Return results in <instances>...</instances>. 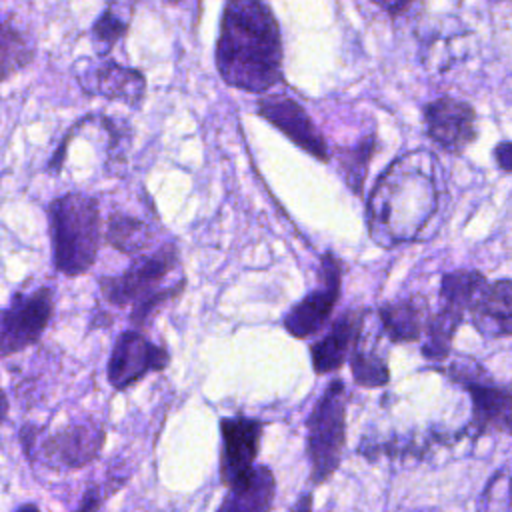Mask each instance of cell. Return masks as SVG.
I'll use <instances>...</instances> for the list:
<instances>
[{"instance_id":"cell-1","label":"cell","mask_w":512,"mask_h":512,"mask_svg":"<svg viewBox=\"0 0 512 512\" xmlns=\"http://www.w3.org/2000/svg\"><path fill=\"white\" fill-rule=\"evenodd\" d=\"M442 192L440 164L432 152L398 156L380 174L366 204L372 240L384 248L420 240L440 210Z\"/></svg>"},{"instance_id":"cell-2","label":"cell","mask_w":512,"mask_h":512,"mask_svg":"<svg viewBox=\"0 0 512 512\" xmlns=\"http://www.w3.org/2000/svg\"><path fill=\"white\" fill-rule=\"evenodd\" d=\"M282 36L264 0H226L216 68L222 80L250 94H264L282 80Z\"/></svg>"},{"instance_id":"cell-3","label":"cell","mask_w":512,"mask_h":512,"mask_svg":"<svg viewBox=\"0 0 512 512\" xmlns=\"http://www.w3.org/2000/svg\"><path fill=\"white\" fill-rule=\"evenodd\" d=\"M52 258L58 272L80 276L96 260L100 246V212L94 198L70 192L48 206Z\"/></svg>"},{"instance_id":"cell-4","label":"cell","mask_w":512,"mask_h":512,"mask_svg":"<svg viewBox=\"0 0 512 512\" xmlns=\"http://www.w3.org/2000/svg\"><path fill=\"white\" fill-rule=\"evenodd\" d=\"M178 266V250L174 244H166L150 254L140 256L128 270L118 276H102L100 292L106 302L114 306H132V322L144 326L154 310L174 298L182 286L162 288V282Z\"/></svg>"},{"instance_id":"cell-5","label":"cell","mask_w":512,"mask_h":512,"mask_svg":"<svg viewBox=\"0 0 512 512\" xmlns=\"http://www.w3.org/2000/svg\"><path fill=\"white\" fill-rule=\"evenodd\" d=\"M348 394L342 380H332L306 420V454L314 484L326 482L340 466L346 444Z\"/></svg>"},{"instance_id":"cell-6","label":"cell","mask_w":512,"mask_h":512,"mask_svg":"<svg viewBox=\"0 0 512 512\" xmlns=\"http://www.w3.org/2000/svg\"><path fill=\"white\" fill-rule=\"evenodd\" d=\"M20 436L30 458L40 456L54 468L70 470L92 462L104 446V428L94 420L70 422L56 432L28 426Z\"/></svg>"},{"instance_id":"cell-7","label":"cell","mask_w":512,"mask_h":512,"mask_svg":"<svg viewBox=\"0 0 512 512\" xmlns=\"http://www.w3.org/2000/svg\"><path fill=\"white\" fill-rule=\"evenodd\" d=\"M448 376L460 384L472 400L470 428L474 434L490 430L512 434V388L496 384L474 360L454 362L448 368Z\"/></svg>"},{"instance_id":"cell-8","label":"cell","mask_w":512,"mask_h":512,"mask_svg":"<svg viewBox=\"0 0 512 512\" xmlns=\"http://www.w3.org/2000/svg\"><path fill=\"white\" fill-rule=\"evenodd\" d=\"M54 312V292L40 286L30 292H18L2 312V356L8 358L34 344L48 326Z\"/></svg>"},{"instance_id":"cell-9","label":"cell","mask_w":512,"mask_h":512,"mask_svg":"<svg viewBox=\"0 0 512 512\" xmlns=\"http://www.w3.org/2000/svg\"><path fill=\"white\" fill-rule=\"evenodd\" d=\"M340 286L342 264L332 252H326L322 256V286L308 292V296L288 310L284 316V328L294 338H308L322 330L340 298Z\"/></svg>"},{"instance_id":"cell-10","label":"cell","mask_w":512,"mask_h":512,"mask_svg":"<svg viewBox=\"0 0 512 512\" xmlns=\"http://www.w3.org/2000/svg\"><path fill=\"white\" fill-rule=\"evenodd\" d=\"M428 138L448 154H462L476 138V110L470 102L440 96L424 106Z\"/></svg>"},{"instance_id":"cell-11","label":"cell","mask_w":512,"mask_h":512,"mask_svg":"<svg viewBox=\"0 0 512 512\" xmlns=\"http://www.w3.org/2000/svg\"><path fill=\"white\" fill-rule=\"evenodd\" d=\"M170 354L164 346L152 344L142 332L126 330L118 336L110 360L108 382L116 390H126L150 372H160L168 366Z\"/></svg>"},{"instance_id":"cell-12","label":"cell","mask_w":512,"mask_h":512,"mask_svg":"<svg viewBox=\"0 0 512 512\" xmlns=\"http://www.w3.org/2000/svg\"><path fill=\"white\" fill-rule=\"evenodd\" d=\"M258 114L288 136L296 146L320 162H328L330 152L324 136L314 126L308 112L284 94H272L258 100Z\"/></svg>"},{"instance_id":"cell-13","label":"cell","mask_w":512,"mask_h":512,"mask_svg":"<svg viewBox=\"0 0 512 512\" xmlns=\"http://www.w3.org/2000/svg\"><path fill=\"white\" fill-rule=\"evenodd\" d=\"M262 428V422L248 416H230L220 420V478L226 486L254 468V460L260 450Z\"/></svg>"},{"instance_id":"cell-14","label":"cell","mask_w":512,"mask_h":512,"mask_svg":"<svg viewBox=\"0 0 512 512\" xmlns=\"http://www.w3.org/2000/svg\"><path fill=\"white\" fill-rule=\"evenodd\" d=\"M78 84L88 94L120 100L130 106H138L146 92L144 76L138 70L122 66L114 60H106L102 64H96L94 68H86L78 76Z\"/></svg>"},{"instance_id":"cell-15","label":"cell","mask_w":512,"mask_h":512,"mask_svg":"<svg viewBox=\"0 0 512 512\" xmlns=\"http://www.w3.org/2000/svg\"><path fill=\"white\" fill-rule=\"evenodd\" d=\"M474 328L484 338H504L512 334V280L486 282L476 294L470 310Z\"/></svg>"},{"instance_id":"cell-16","label":"cell","mask_w":512,"mask_h":512,"mask_svg":"<svg viewBox=\"0 0 512 512\" xmlns=\"http://www.w3.org/2000/svg\"><path fill=\"white\" fill-rule=\"evenodd\" d=\"M382 334L394 342H416L426 334L428 322L432 318L428 300L424 296H406L394 302L382 304L376 312Z\"/></svg>"},{"instance_id":"cell-17","label":"cell","mask_w":512,"mask_h":512,"mask_svg":"<svg viewBox=\"0 0 512 512\" xmlns=\"http://www.w3.org/2000/svg\"><path fill=\"white\" fill-rule=\"evenodd\" d=\"M364 312L348 310L344 312L332 328L310 346L312 368L316 374H330L342 368V364L352 354L358 330L362 326Z\"/></svg>"},{"instance_id":"cell-18","label":"cell","mask_w":512,"mask_h":512,"mask_svg":"<svg viewBox=\"0 0 512 512\" xmlns=\"http://www.w3.org/2000/svg\"><path fill=\"white\" fill-rule=\"evenodd\" d=\"M276 496V480L268 466H254L228 486L216 512H270Z\"/></svg>"},{"instance_id":"cell-19","label":"cell","mask_w":512,"mask_h":512,"mask_svg":"<svg viewBox=\"0 0 512 512\" xmlns=\"http://www.w3.org/2000/svg\"><path fill=\"white\" fill-rule=\"evenodd\" d=\"M378 332L370 328V314L364 312L362 326L358 330V336L350 354V368H352L354 382L364 388H380L390 380L388 360L378 350Z\"/></svg>"},{"instance_id":"cell-20","label":"cell","mask_w":512,"mask_h":512,"mask_svg":"<svg viewBox=\"0 0 512 512\" xmlns=\"http://www.w3.org/2000/svg\"><path fill=\"white\" fill-rule=\"evenodd\" d=\"M488 280L482 272L460 268L442 276L440 282V306L456 310L460 314H468L476 294Z\"/></svg>"},{"instance_id":"cell-21","label":"cell","mask_w":512,"mask_h":512,"mask_svg":"<svg viewBox=\"0 0 512 512\" xmlns=\"http://www.w3.org/2000/svg\"><path fill=\"white\" fill-rule=\"evenodd\" d=\"M154 232L150 224L138 216L116 212L108 218L106 240L124 254H138L152 242Z\"/></svg>"},{"instance_id":"cell-22","label":"cell","mask_w":512,"mask_h":512,"mask_svg":"<svg viewBox=\"0 0 512 512\" xmlns=\"http://www.w3.org/2000/svg\"><path fill=\"white\" fill-rule=\"evenodd\" d=\"M464 314L450 310L446 306H440L436 314H432L426 334H424V344H422V356L434 362L446 360L452 348V338L462 324Z\"/></svg>"},{"instance_id":"cell-23","label":"cell","mask_w":512,"mask_h":512,"mask_svg":"<svg viewBox=\"0 0 512 512\" xmlns=\"http://www.w3.org/2000/svg\"><path fill=\"white\" fill-rule=\"evenodd\" d=\"M478 512H512V462L496 470L486 482Z\"/></svg>"},{"instance_id":"cell-24","label":"cell","mask_w":512,"mask_h":512,"mask_svg":"<svg viewBox=\"0 0 512 512\" xmlns=\"http://www.w3.org/2000/svg\"><path fill=\"white\" fill-rule=\"evenodd\" d=\"M34 56L32 46L26 42V38L20 34L16 26H12L10 20H4L2 26V68H4V80L10 78L12 72H18L24 68Z\"/></svg>"},{"instance_id":"cell-25","label":"cell","mask_w":512,"mask_h":512,"mask_svg":"<svg viewBox=\"0 0 512 512\" xmlns=\"http://www.w3.org/2000/svg\"><path fill=\"white\" fill-rule=\"evenodd\" d=\"M128 30V20L116 12V8L108 6L102 16L92 26L94 44L98 48V54H106Z\"/></svg>"},{"instance_id":"cell-26","label":"cell","mask_w":512,"mask_h":512,"mask_svg":"<svg viewBox=\"0 0 512 512\" xmlns=\"http://www.w3.org/2000/svg\"><path fill=\"white\" fill-rule=\"evenodd\" d=\"M372 146H374V144H372V138H366V140L360 142L358 148L350 150V158L342 160L348 186L354 188L356 194L362 192L364 172H366V166H368V160H370V154H372Z\"/></svg>"},{"instance_id":"cell-27","label":"cell","mask_w":512,"mask_h":512,"mask_svg":"<svg viewBox=\"0 0 512 512\" xmlns=\"http://www.w3.org/2000/svg\"><path fill=\"white\" fill-rule=\"evenodd\" d=\"M102 500H104V496H102L100 488H98V486H92V488L84 494L82 504H80V508H78L76 512H96V510L100 508ZM16 512H40V508H38L36 504H22Z\"/></svg>"},{"instance_id":"cell-28","label":"cell","mask_w":512,"mask_h":512,"mask_svg":"<svg viewBox=\"0 0 512 512\" xmlns=\"http://www.w3.org/2000/svg\"><path fill=\"white\" fill-rule=\"evenodd\" d=\"M492 156H494V160H496V166H498L502 172L512 174V140H500V142L494 146Z\"/></svg>"},{"instance_id":"cell-29","label":"cell","mask_w":512,"mask_h":512,"mask_svg":"<svg viewBox=\"0 0 512 512\" xmlns=\"http://www.w3.org/2000/svg\"><path fill=\"white\" fill-rule=\"evenodd\" d=\"M374 4H378L384 12H388L390 16H400L402 12H406L410 8V4L414 0H372Z\"/></svg>"},{"instance_id":"cell-30","label":"cell","mask_w":512,"mask_h":512,"mask_svg":"<svg viewBox=\"0 0 512 512\" xmlns=\"http://www.w3.org/2000/svg\"><path fill=\"white\" fill-rule=\"evenodd\" d=\"M292 512H312V494H304L300 496V500L296 502Z\"/></svg>"},{"instance_id":"cell-31","label":"cell","mask_w":512,"mask_h":512,"mask_svg":"<svg viewBox=\"0 0 512 512\" xmlns=\"http://www.w3.org/2000/svg\"><path fill=\"white\" fill-rule=\"evenodd\" d=\"M174 2H180V0H174Z\"/></svg>"}]
</instances>
